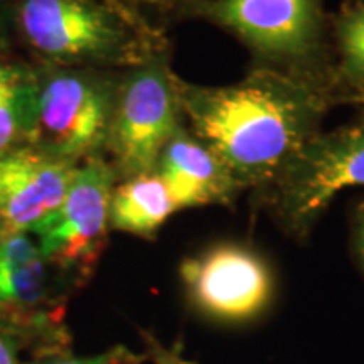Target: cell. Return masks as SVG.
Here are the masks:
<instances>
[{"mask_svg":"<svg viewBox=\"0 0 364 364\" xmlns=\"http://www.w3.org/2000/svg\"><path fill=\"white\" fill-rule=\"evenodd\" d=\"M179 91L188 129L250 194L270 184L338 107L321 91L262 70L225 86L181 78Z\"/></svg>","mask_w":364,"mask_h":364,"instance_id":"obj_1","label":"cell"},{"mask_svg":"<svg viewBox=\"0 0 364 364\" xmlns=\"http://www.w3.org/2000/svg\"><path fill=\"white\" fill-rule=\"evenodd\" d=\"M172 19L201 21L225 31L248 51V70L299 81L339 107L324 0H184Z\"/></svg>","mask_w":364,"mask_h":364,"instance_id":"obj_2","label":"cell"},{"mask_svg":"<svg viewBox=\"0 0 364 364\" xmlns=\"http://www.w3.org/2000/svg\"><path fill=\"white\" fill-rule=\"evenodd\" d=\"M17 38L41 65L124 71L171 48L147 16L112 0H9Z\"/></svg>","mask_w":364,"mask_h":364,"instance_id":"obj_3","label":"cell"},{"mask_svg":"<svg viewBox=\"0 0 364 364\" xmlns=\"http://www.w3.org/2000/svg\"><path fill=\"white\" fill-rule=\"evenodd\" d=\"M120 71L31 66L26 145L80 166L103 157Z\"/></svg>","mask_w":364,"mask_h":364,"instance_id":"obj_4","label":"cell"},{"mask_svg":"<svg viewBox=\"0 0 364 364\" xmlns=\"http://www.w3.org/2000/svg\"><path fill=\"white\" fill-rule=\"evenodd\" d=\"M364 188V129L321 130L265 188L250 194L253 216L265 213L282 235L304 245L341 191Z\"/></svg>","mask_w":364,"mask_h":364,"instance_id":"obj_5","label":"cell"},{"mask_svg":"<svg viewBox=\"0 0 364 364\" xmlns=\"http://www.w3.org/2000/svg\"><path fill=\"white\" fill-rule=\"evenodd\" d=\"M179 81L171 66V48L118 73L105 152L118 181L156 171L162 149L186 124Z\"/></svg>","mask_w":364,"mask_h":364,"instance_id":"obj_6","label":"cell"},{"mask_svg":"<svg viewBox=\"0 0 364 364\" xmlns=\"http://www.w3.org/2000/svg\"><path fill=\"white\" fill-rule=\"evenodd\" d=\"M179 279L189 307L220 326L253 324L277 299L275 268L250 241L208 245L181 262Z\"/></svg>","mask_w":364,"mask_h":364,"instance_id":"obj_7","label":"cell"},{"mask_svg":"<svg viewBox=\"0 0 364 364\" xmlns=\"http://www.w3.org/2000/svg\"><path fill=\"white\" fill-rule=\"evenodd\" d=\"M70 289L33 235L0 231V327L34 356L70 349Z\"/></svg>","mask_w":364,"mask_h":364,"instance_id":"obj_8","label":"cell"},{"mask_svg":"<svg viewBox=\"0 0 364 364\" xmlns=\"http://www.w3.org/2000/svg\"><path fill=\"white\" fill-rule=\"evenodd\" d=\"M117 182L115 171L105 157L80 164L61 206L31 231L41 252L71 289L91 279L107 247Z\"/></svg>","mask_w":364,"mask_h":364,"instance_id":"obj_9","label":"cell"},{"mask_svg":"<svg viewBox=\"0 0 364 364\" xmlns=\"http://www.w3.org/2000/svg\"><path fill=\"white\" fill-rule=\"evenodd\" d=\"M78 166L29 145L0 156V231L31 233L66 198Z\"/></svg>","mask_w":364,"mask_h":364,"instance_id":"obj_10","label":"cell"},{"mask_svg":"<svg viewBox=\"0 0 364 364\" xmlns=\"http://www.w3.org/2000/svg\"><path fill=\"white\" fill-rule=\"evenodd\" d=\"M154 172L166 182L179 211L204 206L233 208L243 194L220 157L186 124L162 149Z\"/></svg>","mask_w":364,"mask_h":364,"instance_id":"obj_11","label":"cell"},{"mask_svg":"<svg viewBox=\"0 0 364 364\" xmlns=\"http://www.w3.org/2000/svg\"><path fill=\"white\" fill-rule=\"evenodd\" d=\"M179 208L156 172L118 181L110 201V230L156 240L161 228Z\"/></svg>","mask_w":364,"mask_h":364,"instance_id":"obj_12","label":"cell"},{"mask_svg":"<svg viewBox=\"0 0 364 364\" xmlns=\"http://www.w3.org/2000/svg\"><path fill=\"white\" fill-rule=\"evenodd\" d=\"M339 105H364V0L341 4L331 14Z\"/></svg>","mask_w":364,"mask_h":364,"instance_id":"obj_13","label":"cell"},{"mask_svg":"<svg viewBox=\"0 0 364 364\" xmlns=\"http://www.w3.org/2000/svg\"><path fill=\"white\" fill-rule=\"evenodd\" d=\"M31 66L0 49V156L26 145Z\"/></svg>","mask_w":364,"mask_h":364,"instance_id":"obj_14","label":"cell"},{"mask_svg":"<svg viewBox=\"0 0 364 364\" xmlns=\"http://www.w3.org/2000/svg\"><path fill=\"white\" fill-rule=\"evenodd\" d=\"M145 359V354L130 351L127 346H113L95 356H75L70 349L36 354L26 364H142Z\"/></svg>","mask_w":364,"mask_h":364,"instance_id":"obj_15","label":"cell"},{"mask_svg":"<svg viewBox=\"0 0 364 364\" xmlns=\"http://www.w3.org/2000/svg\"><path fill=\"white\" fill-rule=\"evenodd\" d=\"M140 339L144 344V354L152 364H198L188 359L182 353L181 346H167L154 332L140 331Z\"/></svg>","mask_w":364,"mask_h":364,"instance_id":"obj_16","label":"cell"},{"mask_svg":"<svg viewBox=\"0 0 364 364\" xmlns=\"http://www.w3.org/2000/svg\"><path fill=\"white\" fill-rule=\"evenodd\" d=\"M349 250L354 265L364 277V201L358 203L353 209L349 221Z\"/></svg>","mask_w":364,"mask_h":364,"instance_id":"obj_17","label":"cell"},{"mask_svg":"<svg viewBox=\"0 0 364 364\" xmlns=\"http://www.w3.org/2000/svg\"><path fill=\"white\" fill-rule=\"evenodd\" d=\"M122 2L132 9H135V11L145 14V16L150 11L159 14V16H166L167 19H172L176 11L184 0H122Z\"/></svg>","mask_w":364,"mask_h":364,"instance_id":"obj_18","label":"cell"},{"mask_svg":"<svg viewBox=\"0 0 364 364\" xmlns=\"http://www.w3.org/2000/svg\"><path fill=\"white\" fill-rule=\"evenodd\" d=\"M24 346L11 332L0 327V364H26L21 358Z\"/></svg>","mask_w":364,"mask_h":364,"instance_id":"obj_19","label":"cell"},{"mask_svg":"<svg viewBox=\"0 0 364 364\" xmlns=\"http://www.w3.org/2000/svg\"><path fill=\"white\" fill-rule=\"evenodd\" d=\"M356 125H358V127H361V129H364V105H361V107H359V113H358Z\"/></svg>","mask_w":364,"mask_h":364,"instance_id":"obj_20","label":"cell"},{"mask_svg":"<svg viewBox=\"0 0 364 364\" xmlns=\"http://www.w3.org/2000/svg\"><path fill=\"white\" fill-rule=\"evenodd\" d=\"M348 2H353V0H341V4H348Z\"/></svg>","mask_w":364,"mask_h":364,"instance_id":"obj_21","label":"cell"},{"mask_svg":"<svg viewBox=\"0 0 364 364\" xmlns=\"http://www.w3.org/2000/svg\"><path fill=\"white\" fill-rule=\"evenodd\" d=\"M112 2H113V0H112ZM115 4H122V0H115Z\"/></svg>","mask_w":364,"mask_h":364,"instance_id":"obj_22","label":"cell"}]
</instances>
